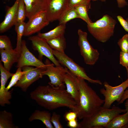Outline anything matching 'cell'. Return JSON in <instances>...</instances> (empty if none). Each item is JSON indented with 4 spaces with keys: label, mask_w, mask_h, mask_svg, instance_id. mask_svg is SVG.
Listing matches in <instances>:
<instances>
[{
    "label": "cell",
    "mask_w": 128,
    "mask_h": 128,
    "mask_svg": "<svg viewBox=\"0 0 128 128\" xmlns=\"http://www.w3.org/2000/svg\"><path fill=\"white\" fill-rule=\"evenodd\" d=\"M66 29V24H59L55 28L46 33H39L38 36L47 41L64 36Z\"/></svg>",
    "instance_id": "21"
},
{
    "label": "cell",
    "mask_w": 128,
    "mask_h": 128,
    "mask_svg": "<svg viewBox=\"0 0 128 128\" xmlns=\"http://www.w3.org/2000/svg\"><path fill=\"white\" fill-rule=\"evenodd\" d=\"M21 68L24 73L14 87H19L25 92L31 84L42 77V73L45 70L31 66H25Z\"/></svg>",
    "instance_id": "9"
},
{
    "label": "cell",
    "mask_w": 128,
    "mask_h": 128,
    "mask_svg": "<svg viewBox=\"0 0 128 128\" xmlns=\"http://www.w3.org/2000/svg\"><path fill=\"white\" fill-rule=\"evenodd\" d=\"M29 19L26 23L24 36H29L39 32L50 22L46 11L37 14Z\"/></svg>",
    "instance_id": "12"
},
{
    "label": "cell",
    "mask_w": 128,
    "mask_h": 128,
    "mask_svg": "<svg viewBox=\"0 0 128 128\" xmlns=\"http://www.w3.org/2000/svg\"><path fill=\"white\" fill-rule=\"evenodd\" d=\"M20 53L21 51L15 49L10 50H0L1 59L0 61L3 63L4 67L6 70L10 71L13 64L17 62Z\"/></svg>",
    "instance_id": "17"
},
{
    "label": "cell",
    "mask_w": 128,
    "mask_h": 128,
    "mask_svg": "<svg viewBox=\"0 0 128 128\" xmlns=\"http://www.w3.org/2000/svg\"><path fill=\"white\" fill-rule=\"evenodd\" d=\"M19 0H16L11 7H7L4 20L0 24V33L4 32L15 25L17 21V10Z\"/></svg>",
    "instance_id": "15"
},
{
    "label": "cell",
    "mask_w": 128,
    "mask_h": 128,
    "mask_svg": "<svg viewBox=\"0 0 128 128\" xmlns=\"http://www.w3.org/2000/svg\"><path fill=\"white\" fill-rule=\"evenodd\" d=\"M119 64L126 69L128 67V52L121 51L120 53Z\"/></svg>",
    "instance_id": "33"
},
{
    "label": "cell",
    "mask_w": 128,
    "mask_h": 128,
    "mask_svg": "<svg viewBox=\"0 0 128 128\" xmlns=\"http://www.w3.org/2000/svg\"><path fill=\"white\" fill-rule=\"evenodd\" d=\"M117 44L121 51L128 52V34L123 36L119 40Z\"/></svg>",
    "instance_id": "31"
},
{
    "label": "cell",
    "mask_w": 128,
    "mask_h": 128,
    "mask_svg": "<svg viewBox=\"0 0 128 128\" xmlns=\"http://www.w3.org/2000/svg\"><path fill=\"white\" fill-rule=\"evenodd\" d=\"M51 114L49 111L44 110H36L28 118L29 122H31L34 120L41 121L47 128H54L50 121Z\"/></svg>",
    "instance_id": "19"
},
{
    "label": "cell",
    "mask_w": 128,
    "mask_h": 128,
    "mask_svg": "<svg viewBox=\"0 0 128 128\" xmlns=\"http://www.w3.org/2000/svg\"><path fill=\"white\" fill-rule=\"evenodd\" d=\"M24 73V72L22 70L21 68H18L15 73H14L11 77V80L6 87V91H8L12 87H14L20 79Z\"/></svg>",
    "instance_id": "27"
},
{
    "label": "cell",
    "mask_w": 128,
    "mask_h": 128,
    "mask_svg": "<svg viewBox=\"0 0 128 128\" xmlns=\"http://www.w3.org/2000/svg\"><path fill=\"white\" fill-rule=\"evenodd\" d=\"M66 91L78 105L79 102V93L77 86L72 73L69 70L64 76Z\"/></svg>",
    "instance_id": "18"
},
{
    "label": "cell",
    "mask_w": 128,
    "mask_h": 128,
    "mask_svg": "<svg viewBox=\"0 0 128 128\" xmlns=\"http://www.w3.org/2000/svg\"><path fill=\"white\" fill-rule=\"evenodd\" d=\"M64 117L65 120L67 122L77 119L78 118L77 113L72 110L66 112Z\"/></svg>",
    "instance_id": "34"
},
{
    "label": "cell",
    "mask_w": 128,
    "mask_h": 128,
    "mask_svg": "<svg viewBox=\"0 0 128 128\" xmlns=\"http://www.w3.org/2000/svg\"><path fill=\"white\" fill-rule=\"evenodd\" d=\"M13 121L12 114L6 110L0 112V128H18Z\"/></svg>",
    "instance_id": "22"
},
{
    "label": "cell",
    "mask_w": 128,
    "mask_h": 128,
    "mask_svg": "<svg viewBox=\"0 0 128 128\" xmlns=\"http://www.w3.org/2000/svg\"><path fill=\"white\" fill-rule=\"evenodd\" d=\"M92 0L93 1H95L97 0H100L102 2H105V1L106 0Z\"/></svg>",
    "instance_id": "40"
},
{
    "label": "cell",
    "mask_w": 128,
    "mask_h": 128,
    "mask_svg": "<svg viewBox=\"0 0 128 128\" xmlns=\"http://www.w3.org/2000/svg\"><path fill=\"white\" fill-rule=\"evenodd\" d=\"M103 84L105 89L101 88L100 90L105 98L103 106L109 108L115 101L118 103L121 100L124 92L128 87V78L119 85L115 87L110 86L106 81Z\"/></svg>",
    "instance_id": "7"
},
{
    "label": "cell",
    "mask_w": 128,
    "mask_h": 128,
    "mask_svg": "<svg viewBox=\"0 0 128 128\" xmlns=\"http://www.w3.org/2000/svg\"><path fill=\"white\" fill-rule=\"evenodd\" d=\"M128 98V87L127 89L124 91L123 95L121 100L118 103L120 104L123 103L125 100Z\"/></svg>",
    "instance_id": "37"
},
{
    "label": "cell",
    "mask_w": 128,
    "mask_h": 128,
    "mask_svg": "<svg viewBox=\"0 0 128 128\" xmlns=\"http://www.w3.org/2000/svg\"><path fill=\"white\" fill-rule=\"evenodd\" d=\"M117 21L108 14H105L96 22L87 24L89 32L98 41L102 43L113 36Z\"/></svg>",
    "instance_id": "4"
},
{
    "label": "cell",
    "mask_w": 128,
    "mask_h": 128,
    "mask_svg": "<svg viewBox=\"0 0 128 128\" xmlns=\"http://www.w3.org/2000/svg\"><path fill=\"white\" fill-rule=\"evenodd\" d=\"M13 49L11 42L8 37L6 35H0V50H10Z\"/></svg>",
    "instance_id": "29"
},
{
    "label": "cell",
    "mask_w": 128,
    "mask_h": 128,
    "mask_svg": "<svg viewBox=\"0 0 128 128\" xmlns=\"http://www.w3.org/2000/svg\"><path fill=\"white\" fill-rule=\"evenodd\" d=\"M117 19L125 30L128 32V18L125 20L121 16L118 15L117 16Z\"/></svg>",
    "instance_id": "35"
},
{
    "label": "cell",
    "mask_w": 128,
    "mask_h": 128,
    "mask_svg": "<svg viewBox=\"0 0 128 128\" xmlns=\"http://www.w3.org/2000/svg\"><path fill=\"white\" fill-rule=\"evenodd\" d=\"M74 7L79 18L84 21L87 24L92 22L88 15L87 12L89 9L87 6L79 5H76Z\"/></svg>",
    "instance_id": "26"
},
{
    "label": "cell",
    "mask_w": 128,
    "mask_h": 128,
    "mask_svg": "<svg viewBox=\"0 0 128 128\" xmlns=\"http://www.w3.org/2000/svg\"><path fill=\"white\" fill-rule=\"evenodd\" d=\"M126 100V101L125 104V109L126 111L128 112V98Z\"/></svg>",
    "instance_id": "39"
},
{
    "label": "cell",
    "mask_w": 128,
    "mask_h": 128,
    "mask_svg": "<svg viewBox=\"0 0 128 128\" xmlns=\"http://www.w3.org/2000/svg\"><path fill=\"white\" fill-rule=\"evenodd\" d=\"M26 16L29 19L41 12L46 11L47 0H23Z\"/></svg>",
    "instance_id": "16"
},
{
    "label": "cell",
    "mask_w": 128,
    "mask_h": 128,
    "mask_svg": "<svg viewBox=\"0 0 128 128\" xmlns=\"http://www.w3.org/2000/svg\"><path fill=\"white\" fill-rule=\"evenodd\" d=\"M126 112L115 106L107 108L101 106L90 116L82 119L78 128H103L117 115Z\"/></svg>",
    "instance_id": "3"
},
{
    "label": "cell",
    "mask_w": 128,
    "mask_h": 128,
    "mask_svg": "<svg viewBox=\"0 0 128 128\" xmlns=\"http://www.w3.org/2000/svg\"><path fill=\"white\" fill-rule=\"evenodd\" d=\"M45 64L46 68L43 72L42 75L43 76L47 75L50 81L49 84L57 87L64 84V76L68 72V69L61 65L55 66V64L51 63L48 59H46Z\"/></svg>",
    "instance_id": "8"
},
{
    "label": "cell",
    "mask_w": 128,
    "mask_h": 128,
    "mask_svg": "<svg viewBox=\"0 0 128 128\" xmlns=\"http://www.w3.org/2000/svg\"><path fill=\"white\" fill-rule=\"evenodd\" d=\"M76 18H79L74 7L67 9L59 19V24H66L69 21Z\"/></svg>",
    "instance_id": "24"
},
{
    "label": "cell",
    "mask_w": 128,
    "mask_h": 128,
    "mask_svg": "<svg viewBox=\"0 0 128 128\" xmlns=\"http://www.w3.org/2000/svg\"><path fill=\"white\" fill-rule=\"evenodd\" d=\"M0 105L2 107L5 106L6 104L10 105L9 101L12 98V91L6 90V84L8 80L14 74L6 70L3 66L1 62H0Z\"/></svg>",
    "instance_id": "14"
},
{
    "label": "cell",
    "mask_w": 128,
    "mask_h": 128,
    "mask_svg": "<svg viewBox=\"0 0 128 128\" xmlns=\"http://www.w3.org/2000/svg\"><path fill=\"white\" fill-rule=\"evenodd\" d=\"M53 50L62 53H65L66 47V39L64 36L47 41Z\"/></svg>",
    "instance_id": "23"
},
{
    "label": "cell",
    "mask_w": 128,
    "mask_h": 128,
    "mask_svg": "<svg viewBox=\"0 0 128 128\" xmlns=\"http://www.w3.org/2000/svg\"><path fill=\"white\" fill-rule=\"evenodd\" d=\"M26 17V9L23 0H19L18 8L16 23H20L24 22Z\"/></svg>",
    "instance_id": "28"
},
{
    "label": "cell",
    "mask_w": 128,
    "mask_h": 128,
    "mask_svg": "<svg viewBox=\"0 0 128 128\" xmlns=\"http://www.w3.org/2000/svg\"><path fill=\"white\" fill-rule=\"evenodd\" d=\"M119 8H123L127 5V3L126 0H116Z\"/></svg>",
    "instance_id": "38"
},
{
    "label": "cell",
    "mask_w": 128,
    "mask_h": 128,
    "mask_svg": "<svg viewBox=\"0 0 128 128\" xmlns=\"http://www.w3.org/2000/svg\"><path fill=\"white\" fill-rule=\"evenodd\" d=\"M126 69H127V76H128V67Z\"/></svg>",
    "instance_id": "41"
},
{
    "label": "cell",
    "mask_w": 128,
    "mask_h": 128,
    "mask_svg": "<svg viewBox=\"0 0 128 128\" xmlns=\"http://www.w3.org/2000/svg\"><path fill=\"white\" fill-rule=\"evenodd\" d=\"M105 128H128V112L119 114L106 125Z\"/></svg>",
    "instance_id": "20"
},
{
    "label": "cell",
    "mask_w": 128,
    "mask_h": 128,
    "mask_svg": "<svg viewBox=\"0 0 128 128\" xmlns=\"http://www.w3.org/2000/svg\"><path fill=\"white\" fill-rule=\"evenodd\" d=\"M31 42L33 49L39 54V59L41 60L43 56L47 57L56 66H61L58 60L54 57L53 49L46 40L38 35L31 36L28 38Z\"/></svg>",
    "instance_id": "10"
},
{
    "label": "cell",
    "mask_w": 128,
    "mask_h": 128,
    "mask_svg": "<svg viewBox=\"0 0 128 128\" xmlns=\"http://www.w3.org/2000/svg\"><path fill=\"white\" fill-rule=\"evenodd\" d=\"M91 0H69L67 9L79 5H86L89 9L91 8Z\"/></svg>",
    "instance_id": "30"
},
{
    "label": "cell",
    "mask_w": 128,
    "mask_h": 128,
    "mask_svg": "<svg viewBox=\"0 0 128 128\" xmlns=\"http://www.w3.org/2000/svg\"><path fill=\"white\" fill-rule=\"evenodd\" d=\"M26 23L24 22L20 23H16L15 26V30L17 35V42L15 49L21 51L22 40V38L23 36Z\"/></svg>",
    "instance_id": "25"
},
{
    "label": "cell",
    "mask_w": 128,
    "mask_h": 128,
    "mask_svg": "<svg viewBox=\"0 0 128 128\" xmlns=\"http://www.w3.org/2000/svg\"><path fill=\"white\" fill-rule=\"evenodd\" d=\"M17 67L22 68L25 66H34L45 70L46 65L39 59L36 58L29 50L24 40L22 41L21 53L17 62Z\"/></svg>",
    "instance_id": "11"
},
{
    "label": "cell",
    "mask_w": 128,
    "mask_h": 128,
    "mask_svg": "<svg viewBox=\"0 0 128 128\" xmlns=\"http://www.w3.org/2000/svg\"><path fill=\"white\" fill-rule=\"evenodd\" d=\"M60 116L55 112L51 114L50 121L55 128H63V127L60 122Z\"/></svg>",
    "instance_id": "32"
},
{
    "label": "cell",
    "mask_w": 128,
    "mask_h": 128,
    "mask_svg": "<svg viewBox=\"0 0 128 128\" xmlns=\"http://www.w3.org/2000/svg\"><path fill=\"white\" fill-rule=\"evenodd\" d=\"M53 53L60 64L66 67L69 71L75 76L82 78L92 83L101 85L102 82L99 80H94L88 77L84 69L76 63L73 59L66 55L53 50Z\"/></svg>",
    "instance_id": "5"
},
{
    "label": "cell",
    "mask_w": 128,
    "mask_h": 128,
    "mask_svg": "<svg viewBox=\"0 0 128 128\" xmlns=\"http://www.w3.org/2000/svg\"><path fill=\"white\" fill-rule=\"evenodd\" d=\"M72 74L79 93V103L73 111L77 113L79 119H82L91 115L102 106L104 103V100L100 97L85 79Z\"/></svg>",
    "instance_id": "2"
},
{
    "label": "cell",
    "mask_w": 128,
    "mask_h": 128,
    "mask_svg": "<svg viewBox=\"0 0 128 128\" xmlns=\"http://www.w3.org/2000/svg\"><path fill=\"white\" fill-rule=\"evenodd\" d=\"M78 45L81 55L86 64L90 65H94L98 59L100 53L90 45L87 38V32L79 29L78 31Z\"/></svg>",
    "instance_id": "6"
},
{
    "label": "cell",
    "mask_w": 128,
    "mask_h": 128,
    "mask_svg": "<svg viewBox=\"0 0 128 128\" xmlns=\"http://www.w3.org/2000/svg\"><path fill=\"white\" fill-rule=\"evenodd\" d=\"M67 125L70 128H78L79 123L78 122L77 119L68 121Z\"/></svg>",
    "instance_id": "36"
},
{
    "label": "cell",
    "mask_w": 128,
    "mask_h": 128,
    "mask_svg": "<svg viewBox=\"0 0 128 128\" xmlns=\"http://www.w3.org/2000/svg\"><path fill=\"white\" fill-rule=\"evenodd\" d=\"M64 84L57 87L49 84L39 86L30 93V97L39 105L48 110L65 107L73 110L77 104L65 89Z\"/></svg>",
    "instance_id": "1"
},
{
    "label": "cell",
    "mask_w": 128,
    "mask_h": 128,
    "mask_svg": "<svg viewBox=\"0 0 128 128\" xmlns=\"http://www.w3.org/2000/svg\"><path fill=\"white\" fill-rule=\"evenodd\" d=\"M69 0H47L46 9L50 22L58 20L66 10Z\"/></svg>",
    "instance_id": "13"
}]
</instances>
